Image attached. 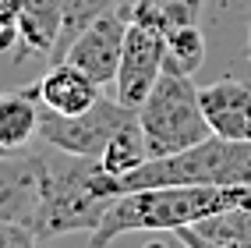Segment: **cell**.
<instances>
[{
    "mask_svg": "<svg viewBox=\"0 0 251 248\" xmlns=\"http://www.w3.org/2000/svg\"><path fill=\"white\" fill-rule=\"evenodd\" d=\"M237 206H251V185H159L124 192L113 198L103 223L92 230L89 245L110 248L117 238L131 234V230H142V234L170 230L174 234L177 227H188L195 220H205Z\"/></svg>",
    "mask_w": 251,
    "mask_h": 248,
    "instance_id": "obj_1",
    "label": "cell"
},
{
    "mask_svg": "<svg viewBox=\"0 0 251 248\" xmlns=\"http://www.w3.org/2000/svg\"><path fill=\"white\" fill-rule=\"evenodd\" d=\"M106 170L99 156H71L60 160L46 156L39 206L32 217V230L39 238H68V234H92L103 223L113 195L106 192Z\"/></svg>",
    "mask_w": 251,
    "mask_h": 248,
    "instance_id": "obj_2",
    "label": "cell"
},
{
    "mask_svg": "<svg viewBox=\"0 0 251 248\" xmlns=\"http://www.w3.org/2000/svg\"><path fill=\"white\" fill-rule=\"evenodd\" d=\"M159 185H251V138L209 135L184 153L145 160L124 177H106V192L113 198Z\"/></svg>",
    "mask_w": 251,
    "mask_h": 248,
    "instance_id": "obj_3",
    "label": "cell"
},
{
    "mask_svg": "<svg viewBox=\"0 0 251 248\" xmlns=\"http://www.w3.org/2000/svg\"><path fill=\"white\" fill-rule=\"evenodd\" d=\"M138 124L149 145V160L184 153V149H191L212 135L195 82L174 71H163L156 78V85L149 89V96L138 107Z\"/></svg>",
    "mask_w": 251,
    "mask_h": 248,
    "instance_id": "obj_4",
    "label": "cell"
},
{
    "mask_svg": "<svg viewBox=\"0 0 251 248\" xmlns=\"http://www.w3.org/2000/svg\"><path fill=\"white\" fill-rule=\"evenodd\" d=\"M135 117L138 110L124 107L117 96L113 99L103 96L96 107H89L85 113H71V117L39 107V138L71 156H99L106 149V142Z\"/></svg>",
    "mask_w": 251,
    "mask_h": 248,
    "instance_id": "obj_5",
    "label": "cell"
},
{
    "mask_svg": "<svg viewBox=\"0 0 251 248\" xmlns=\"http://www.w3.org/2000/svg\"><path fill=\"white\" fill-rule=\"evenodd\" d=\"M127 25H131V4H117L103 11L96 22H89L78 32V39L68 46L64 60L75 64L78 71H85L96 85H110L117 78V68H121Z\"/></svg>",
    "mask_w": 251,
    "mask_h": 248,
    "instance_id": "obj_6",
    "label": "cell"
},
{
    "mask_svg": "<svg viewBox=\"0 0 251 248\" xmlns=\"http://www.w3.org/2000/svg\"><path fill=\"white\" fill-rule=\"evenodd\" d=\"M163 46H166V36L159 28L131 18L124 50H121V68H117V78H113V96L124 107L138 110L149 89L156 85V78L163 75Z\"/></svg>",
    "mask_w": 251,
    "mask_h": 248,
    "instance_id": "obj_7",
    "label": "cell"
},
{
    "mask_svg": "<svg viewBox=\"0 0 251 248\" xmlns=\"http://www.w3.org/2000/svg\"><path fill=\"white\" fill-rule=\"evenodd\" d=\"M43 170H46V156L28 153V149L14 156H0V220L32 227L43 188Z\"/></svg>",
    "mask_w": 251,
    "mask_h": 248,
    "instance_id": "obj_8",
    "label": "cell"
},
{
    "mask_svg": "<svg viewBox=\"0 0 251 248\" xmlns=\"http://www.w3.org/2000/svg\"><path fill=\"white\" fill-rule=\"evenodd\" d=\"M209 131L220 138H251V85L241 78H220L198 89Z\"/></svg>",
    "mask_w": 251,
    "mask_h": 248,
    "instance_id": "obj_9",
    "label": "cell"
},
{
    "mask_svg": "<svg viewBox=\"0 0 251 248\" xmlns=\"http://www.w3.org/2000/svg\"><path fill=\"white\" fill-rule=\"evenodd\" d=\"M32 89H36L39 107L53 110V113H64V117L85 113L89 107H96L99 99H103V85H96L85 71H78L75 64H68V60L50 64V71Z\"/></svg>",
    "mask_w": 251,
    "mask_h": 248,
    "instance_id": "obj_10",
    "label": "cell"
},
{
    "mask_svg": "<svg viewBox=\"0 0 251 248\" xmlns=\"http://www.w3.org/2000/svg\"><path fill=\"white\" fill-rule=\"evenodd\" d=\"M174 238L184 248H251V206H237L177 227Z\"/></svg>",
    "mask_w": 251,
    "mask_h": 248,
    "instance_id": "obj_11",
    "label": "cell"
},
{
    "mask_svg": "<svg viewBox=\"0 0 251 248\" xmlns=\"http://www.w3.org/2000/svg\"><path fill=\"white\" fill-rule=\"evenodd\" d=\"M39 135V99L36 89L0 92V153H25L28 142Z\"/></svg>",
    "mask_w": 251,
    "mask_h": 248,
    "instance_id": "obj_12",
    "label": "cell"
},
{
    "mask_svg": "<svg viewBox=\"0 0 251 248\" xmlns=\"http://www.w3.org/2000/svg\"><path fill=\"white\" fill-rule=\"evenodd\" d=\"M68 0H18V54H46L53 50L64 22Z\"/></svg>",
    "mask_w": 251,
    "mask_h": 248,
    "instance_id": "obj_13",
    "label": "cell"
},
{
    "mask_svg": "<svg viewBox=\"0 0 251 248\" xmlns=\"http://www.w3.org/2000/svg\"><path fill=\"white\" fill-rule=\"evenodd\" d=\"M145 160H149V145H145V135H142L138 117L131 121V124H124L106 142L103 153H99V163H103V170L110 177H124V174H131L135 167H142Z\"/></svg>",
    "mask_w": 251,
    "mask_h": 248,
    "instance_id": "obj_14",
    "label": "cell"
},
{
    "mask_svg": "<svg viewBox=\"0 0 251 248\" xmlns=\"http://www.w3.org/2000/svg\"><path fill=\"white\" fill-rule=\"evenodd\" d=\"M202 60H205V39H202V28H198V22L166 32L163 71H174V75H188V78H195V71L202 68Z\"/></svg>",
    "mask_w": 251,
    "mask_h": 248,
    "instance_id": "obj_15",
    "label": "cell"
},
{
    "mask_svg": "<svg viewBox=\"0 0 251 248\" xmlns=\"http://www.w3.org/2000/svg\"><path fill=\"white\" fill-rule=\"evenodd\" d=\"M39 234L28 223H14V220H0V248H36Z\"/></svg>",
    "mask_w": 251,
    "mask_h": 248,
    "instance_id": "obj_16",
    "label": "cell"
},
{
    "mask_svg": "<svg viewBox=\"0 0 251 248\" xmlns=\"http://www.w3.org/2000/svg\"><path fill=\"white\" fill-rule=\"evenodd\" d=\"M248 60H251V14H248Z\"/></svg>",
    "mask_w": 251,
    "mask_h": 248,
    "instance_id": "obj_17",
    "label": "cell"
},
{
    "mask_svg": "<svg viewBox=\"0 0 251 248\" xmlns=\"http://www.w3.org/2000/svg\"><path fill=\"white\" fill-rule=\"evenodd\" d=\"M149 248H163V245H149Z\"/></svg>",
    "mask_w": 251,
    "mask_h": 248,
    "instance_id": "obj_18",
    "label": "cell"
}]
</instances>
